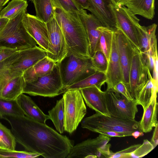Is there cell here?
Segmentation results:
<instances>
[{
  "label": "cell",
  "instance_id": "6da1fadb",
  "mask_svg": "<svg viewBox=\"0 0 158 158\" xmlns=\"http://www.w3.org/2000/svg\"><path fill=\"white\" fill-rule=\"evenodd\" d=\"M16 142L28 152L45 158H65L73 146V141L47 125L25 116H6Z\"/></svg>",
  "mask_w": 158,
  "mask_h": 158
},
{
  "label": "cell",
  "instance_id": "7a4b0ae2",
  "mask_svg": "<svg viewBox=\"0 0 158 158\" xmlns=\"http://www.w3.org/2000/svg\"><path fill=\"white\" fill-rule=\"evenodd\" d=\"M54 8V18L64 35L68 49L90 56L88 37L78 14L67 12L58 7Z\"/></svg>",
  "mask_w": 158,
  "mask_h": 158
},
{
  "label": "cell",
  "instance_id": "3957f363",
  "mask_svg": "<svg viewBox=\"0 0 158 158\" xmlns=\"http://www.w3.org/2000/svg\"><path fill=\"white\" fill-rule=\"evenodd\" d=\"M57 63L62 84L66 91L69 86L97 71L90 56H82L69 49L66 55Z\"/></svg>",
  "mask_w": 158,
  "mask_h": 158
},
{
  "label": "cell",
  "instance_id": "277c9868",
  "mask_svg": "<svg viewBox=\"0 0 158 158\" xmlns=\"http://www.w3.org/2000/svg\"><path fill=\"white\" fill-rule=\"evenodd\" d=\"M26 10L9 20L0 31V46L22 50L37 46L36 41L27 31L22 22Z\"/></svg>",
  "mask_w": 158,
  "mask_h": 158
},
{
  "label": "cell",
  "instance_id": "5b68a950",
  "mask_svg": "<svg viewBox=\"0 0 158 158\" xmlns=\"http://www.w3.org/2000/svg\"><path fill=\"white\" fill-rule=\"evenodd\" d=\"M81 127L92 131H112L123 133L127 136L139 129V122L134 119L108 116L100 113L83 119Z\"/></svg>",
  "mask_w": 158,
  "mask_h": 158
},
{
  "label": "cell",
  "instance_id": "8992f818",
  "mask_svg": "<svg viewBox=\"0 0 158 158\" xmlns=\"http://www.w3.org/2000/svg\"><path fill=\"white\" fill-rule=\"evenodd\" d=\"M65 91L57 63L49 74L38 77L34 81L25 82L23 93L33 96L53 97Z\"/></svg>",
  "mask_w": 158,
  "mask_h": 158
},
{
  "label": "cell",
  "instance_id": "52a82bcc",
  "mask_svg": "<svg viewBox=\"0 0 158 158\" xmlns=\"http://www.w3.org/2000/svg\"><path fill=\"white\" fill-rule=\"evenodd\" d=\"M64 131L73 133L86 113V108L79 90H68L64 92Z\"/></svg>",
  "mask_w": 158,
  "mask_h": 158
},
{
  "label": "cell",
  "instance_id": "ba28073f",
  "mask_svg": "<svg viewBox=\"0 0 158 158\" xmlns=\"http://www.w3.org/2000/svg\"><path fill=\"white\" fill-rule=\"evenodd\" d=\"M111 137L100 134L94 139H89L73 146L67 158H110L113 152L108 143Z\"/></svg>",
  "mask_w": 158,
  "mask_h": 158
},
{
  "label": "cell",
  "instance_id": "9c48e42d",
  "mask_svg": "<svg viewBox=\"0 0 158 158\" xmlns=\"http://www.w3.org/2000/svg\"><path fill=\"white\" fill-rule=\"evenodd\" d=\"M149 70L140 51L135 48L129 72L128 91L136 102L140 92L148 80Z\"/></svg>",
  "mask_w": 158,
  "mask_h": 158
},
{
  "label": "cell",
  "instance_id": "30bf717a",
  "mask_svg": "<svg viewBox=\"0 0 158 158\" xmlns=\"http://www.w3.org/2000/svg\"><path fill=\"white\" fill-rule=\"evenodd\" d=\"M105 100L111 116L134 119L138 111V105L134 100H129L121 94L112 89L105 91Z\"/></svg>",
  "mask_w": 158,
  "mask_h": 158
},
{
  "label": "cell",
  "instance_id": "8fae6325",
  "mask_svg": "<svg viewBox=\"0 0 158 158\" xmlns=\"http://www.w3.org/2000/svg\"><path fill=\"white\" fill-rule=\"evenodd\" d=\"M46 56V51L37 46L16 52L8 65L10 77L22 75L25 71Z\"/></svg>",
  "mask_w": 158,
  "mask_h": 158
},
{
  "label": "cell",
  "instance_id": "7c38bea8",
  "mask_svg": "<svg viewBox=\"0 0 158 158\" xmlns=\"http://www.w3.org/2000/svg\"><path fill=\"white\" fill-rule=\"evenodd\" d=\"M46 23L48 35L47 56L57 63L66 55L67 46L62 31L54 17Z\"/></svg>",
  "mask_w": 158,
  "mask_h": 158
},
{
  "label": "cell",
  "instance_id": "4fadbf2b",
  "mask_svg": "<svg viewBox=\"0 0 158 158\" xmlns=\"http://www.w3.org/2000/svg\"><path fill=\"white\" fill-rule=\"evenodd\" d=\"M109 6L115 19L117 29L120 30L132 45L139 50L136 28L130 10L124 6L116 5L114 0H110Z\"/></svg>",
  "mask_w": 158,
  "mask_h": 158
},
{
  "label": "cell",
  "instance_id": "5bb4252c",
  "mask_svg": "<svg viewBox=\"0 0 158 158\" xmlns=\"http://www.w3.org/2000/svg\"><path fill=\"white\" fill-rule=\"evenodd\" d=\"M131 15L136 28L140 52L143 56H153L157 53L156 34L157 25L153 23L148 26H141L139 19L131 12Z\"/></svg>",
  "mask_w": 158,
  "mask_h": 158
},
{
  "label": "cell",
  "instance_id": "9a60e30c",
  "mask_svg": "<svg viewBox=\"0 0 158 158\" xmlns=\"http://www.w3.org/2000/svg\"><path fill=\"white\" fill-rule=\"evenodd\" d=\"M114 34L121 68L122 81L128 90L129 72L135 47L119 30L117 29L114 31Z\"/></svg>",
  "mask_w": 158,
  "mask_h": 158
},
{
  "label": "cell",
  "instance_id": "2e32d148",
  "mask_svg": "<svg viewBox=\"0 0 158 158\" xmlns=\"http://www.w3.org/2000/svg\"><path fill=\"white\" fill-rule=\"evenodd\" d=\"M22 22L27 31L35 40L38 45L46 51L48 44L46 23L35 16L26 12Z\"/></svg>",
  "mask_w": 158,
  "mask_h": 158
},
{
  "label": "cell",
  "instance_id": "e0dca14e",
  "mask_svg": "<svg viewBox=\"0 0 158 158\" xmlns=\"http://www.w3.org/2000/svg\"><path fill=\"white\" fill-rule=\"evenodd\" d=\"M90 11L102 26L114 31L117 29L115 19L110 7V0H87Z\"/></svg>",
  "mask_w": 158,
  "mask_h": 158
},
{
  "label": "cell",
  "instance_id": "ac0fdd59",
  "mask_svg": "<svg viewBox=\"0 0 158 158\" xmlns=\"http://www.w3.org/2000/svg\"><path fill=\"white\" fill-rule=\"evenodd\" d=\"M78 15L87 34L90 56L92 57L96 51L99 37L98 27L102 25L94 15L87 13L85 9H83Z\"/></svg>",
  "mask_w": 158,
  "mask_h": 158
},
{
  "label": "cell",
  "instance_id": "d6986e66",
  "mask_svg": "<svg viewBox=\"0 0 158 158\" xmlns=\"http://www.w3.org/2000/svg\"><path fill=\"white\" fill-rule=\"evenodd\" d=\"M87 105L96 112L110 116L107 110L105 100V91L96 86L79 90Z\"/></svg>",
  "mask_w": 158,
  "mask_h": 158
},
{
  "label": "cell",
  "instance_id": "ffe728a7",
  "mask_svg": "<svg viewBox=\"0 0 158 158\" xmlns=\"http://www.w3.org/2000/svg\"><path fill=\"white\" fill-rule=\"evenodd\" d=\"M107 84L106 89H112L117 83L122 81L121 68L117 48L114 31L113 35L111 48L108 62L107 69L106 73Z\"/></svg>",
  "mask_w": 158,
  "mask_h": 158
},
{
  "label": "cell",
  "instance_id": "44dd1931",
  "mask_svg": "<svg viewBox=\"0 0 158 158\" xmlns=\"http://www.w3.org/2000/svg\"><path fill=\"white\" fill-rule=\"evenodd\" d=\"M16 100L26 117L44 124L50 119L49 115L44 114L30 97L22 93Z\"/></svg>",
  "mask_w": 158,
  "mask_h": 158
},
{
  "label": "cell",
  "instance_id": "7402d4cb",
  "mask_svg": "<svg viewBox=\"0 0 158 158\" xmlns=\"http://www.w3.org/2000/svg\"><path fill=\"white\" fill-rule=\"evenodd\" d=\"M25 81L23 74L10 77L0 92V99L15 100L23 93Z\"/></svg>",
  "mask_w": 158,
  "mask_h": 158
},
{
  "label": "cell",
  "instance_id": "603a6c76",
  "mask_svg": "<svg viewBox=\"0 0 158 158\" xmlns=\"http://www.w3.org/2000/svg\"><path fill=\"white\" fill-rule=\"evenodd\" d=\"M157 96L151 101L147 107L143 110L141 120L139 122V129L144 133L151 131L158 123L157 120L158 110Z\"/></svg>",
  "mask_w": 158,
  "mask_h": 158
},
{
  "label": "cell",
  "instance_id": "cb8c5ba5",
  "mask_svg": "<svg viewBox=\"0 0 158 158\" xmlns=\"http://www.w3.org/2000/svg\"><path fill=\"white\" fill-rule=\"evenodd\" d=\"M155 0H132L125 6L135 15L152 20L155 15Z\"/></svg>",
  "mask_w": 158,
  "mask_h": 158
},
{
  "label": "cell",
  "instance_id": "d4e9b609",
  "mask_svg": "<svg viewBox=\"0 0 158 158\" xmlns=\"http://www.w3.org/2000/svg\"><path fill=\"white\" fill-rule=\"evenodd\" d=\"M148 80L140 92L136 103L141 105L144 110L152 100L157 96L158 82L153 79L150 72H148Z\"/></svg>",
  "mask_w": 158,
  "mask_h": 158
},
{
  "label": "cell",
  "instance_id": "484cf974",
  "mask_svg": "<svg viewBox=\"0 0 158 158\" xmlns=\"http://www.w3.org/2000/svg\"><path fill=\"white\" fill-rule=\"evenodd\" d=\"M106 80V73L97 71L81 81L69 86L66 90V91L70 89L80 90L94 85L101 89Z\"/></svg>",
  "mask_w": 158,
  "mask_h": 158
},
{
  "label": "cell",
  "instance_id": "4316f807",
  "mask_svg": "<svg viewBox=\"0 0 158 158\" xmlns=\"http://www.w3.org/2000/svg\"><path fill=\"white\" fill-rule=\"evenodd\" d=\"M49 118L53 122L57 131L62 134L64 131V100L62 97L57 100L55 106L48 111Z\"/></svg>",
  "mask_w": 158,
  "mask_h": 158
},
{
  "label": "cell",
  "instance_id": "83f0119b",
  "mask_svg": "<svg viewBox=\"0 0 158 158\" xmlns=\"http://www.w3.org/2000/svg\"><path fill=\"white\" fill-rule=\"evenodd\" d=\"M100 36L96 51L100 50L105 55L108 61L110 53L114 31L103 26L98 27Z\"/></svg>",
  "mask_w": 158,
  "mask_h": 158
},
{
  "label": "cell",
  "instance_id": "f1b7e54d",
  "mask_svg": "<svg viewBox=\"0 0 158 158\" xmlns=\"http://www.w3.org/2000/svg\"><path fill=\"white\" fill-rule=\"evenodd\" d=\"M36 16L46 23L54 17V10L52 0H34Z\"/></svg>",
  "mask_w": 158,
  "mask_h": 158
},
{
  "label": "cell",
  "instance_id": "f546056e",
  "mask_svg": "<svg viewBox=\"0 0 158 158\" xmlns=\"http://www.w3.org/2000/svg\"><path fill=\"white\" fill-rule=\"evenodd\" d=\"M24 113L16 99L7 100L0 99V119L5 116H24Z\"/></svg>",
  "mask_w": 158,
  "mask_h": 158
},
{
  "label": "cell",
  "instance_id": "4dcf8cb0",
  "mask_svg": "<svg viewBox=\"0 0 158 158\" xmlns=\"http://www.w3.org/2000/svg\"><path fill=\"white\" fill-rule=\"evenodd\" d=\"M28 3L26 0H11L0 12V18L11 19L27 9Z\"/></svg>",
  "mask_w": 158,
  "mask_h": 158
},
{
  "label": "cell",
  "instance_id": "1f68e13d",
  "mask_svg": "<svg viewBox=\"0 0 158 158\" xmlns=\"http://www.w3.org/2000/svg\"><path fill=\"white\" fill-rule=\"evenodd\" d=\"M56 63L46 56L27 69L38 77H43L49 74Z\"/></svg>",
  "mask_w": 158,
  "mask_h": 158
},
{
  "label": "cell",
  "instance_id": "d6a6232c",
  "mask_svg": "<svg viewBox=\"0 0 158 158\" xmlns=\"http://www.w3.org/2000/svg\"><path fill=\"white\" fill-rule=\"evenodd\" d=\"M0 140L4 144L6 149L15 150L17 142L11 130L7 128L0 122Z\"/></svg>",
  "mask_w": 158,
  "mask_h": 158
},
{
  "label": "cell",
  "instance_id": "836d02e7",
  "mask_svg": "<svg viewBox=\"0 0 158 158\" xmlns=\"http://www.w3.org/2000/svg\"><path fill=\"white\" fill-rule=\"evenodd\" d=\"M41 155L39 154L25 151H16L0 148V158H36Z\"/></svg>",
  "mask_w": 158,
  "mask_h": 158
},
{
  "label": "cell",
  "instance_id": "e575fe53",
  "mask_svg": "<svg viewBox=\"0 0 158 158\" xmlns=\"http://www.w3.org/2000/svg\"><path fill=\"white\" fill-rule=\"evenodd\" d=\"M53 7L60 8L68 12L79 13L83 9L73 0H52Z\"/></svg>",
  "mask_w": 158,
  "mask_h": 158
},
{
  "label": "cell",
  "instance_id": "d590c367",
  "mask_svg": "<svg viewBox=\"0 0 158 158\" xmlns=\"http://www.w3.org/2000/svg\"><path fill=\"white\" fill-rule=\"evenodd\" d=\"M91 58L93 64L96 70L106 73L108 61L104 54L101 51L98 50Z\"/></svg>",
  "mask_w": 158,
  "mask_h": 158
},
{
  "label": "cell",
  "instance_id": "8d00e7d4",
  "mask_svg": "<svg viewBox=\"0 0 158 158\" xmlns=\"http://www.w3.org/2000/svg\"><path fill=\"white\" fill-rule=\"evenodd\" d=\"M151 142L147 139H144L142 144L135 151L130 154L127 158H140L148 154L154 148Z\"/></svg>",
  "mask_w": 158,
  "mask_h": 158
},
{
  "label": "cell",
  "instance_id": "74e56055",
  "mask_svg": "<svg viewBox=\"0 0 158 158\" xmlns=\"http://www.w3.org/2000/svg\"><path fill=\"white\" fill-rule=\"evenodd\" d=\"M8 58L0 62V92L10 77L8 69Z\"/></svg>",
  "mask_w": 158,
  "mask_h": 158
},
{
  "label": "cell",
  "instance_id": "f35d334b",
  "mask_svg": "<svg viewBox=\"0 0 158 158\" xmlns=\"http://www.w3.org/2000/svg\"><path fill=\"white\" fill-rule=\"evenodd\" d=\"M140 145V144H135L120 151L113 152L110 158H127L128 155L135 151Z\"/></svg>",
  "mask_w": 158,
  "mask_h": 158
},
{
  "label": "cell",
  "instance_id": "ab89813d",
  "mask_svg": "<svg viewBox=\"0 0 158 158\" xmlns=\"http://www.w3.org/2000/svg\"><path fill=\"white\" fill-rule=\"evenodd\" d=\"M110 89L121 94L129 100H133L127 87L122 81L118 82L113 86L112 89Z\"/></svg>",
  "mask_w": 158,
  "mask_h": 158
},
{
  "label": "cell",
  "instance_id": "60d3db41",
  "mask_svg": "<svg viewBox=\"0 0 158 158\" xmlns=\"http://www.w3.org/2000/svg\"><path fill=\"white\" fill-rule=\"evenodd\" d=\"M19 50L17 49L0 46V62L10 57Z\"/></svg>",
  "mask_w": 158,
  "mask_h": 158
},
{
  "label": "cell",
  "instance_id": "b9f144b4",
  "mask_svg": "<svg viewBox=\"0 0 158 158\" xmlns=\"http://www.w3.org/2000/svg\"><path fill=\"white\" fill-rule=\"evenodd\" d=\"M99 134L110 137H123L127 136L123 133L112 131H99L97 132Z\"/></svg>",
  "mask_w": 158,
  "mask_h": 158
},
{
  "label": "cell",
  "instance_id": "7bdbcfd3",
  "mask_svg": "<svg viewBox=\"0 0 158 158\" xmlns=\"http://www.w3.org/2000/svg\"><path fill=\"white\" fill-rule=\"evenodd\" d=\"M158 123L156 124L155 127V128L154 130L153 136L151 140V142L154 148L158 144Z\"/></svg>",
  "mask_w": 158,
  "mask_h": 158
},
{
  "label": "cell",
  "instance_id": "ee69618b",
  "mask_svg": "<svg viewBox=\"0 0 158 158\" xmlns=\"http://www.w3.org/2000/svg\"><path fill=\"white\" fill-rule=\"evenodd\" d=\"M83 9H87L89 5L87 0H73Z\"/></svg>",
  "mask_w": 158,
  "mask_h": 158
},
{
  "label": "cell",
  "instance_id": "f6af8a7d",
  "mask_svg": "<svg viewBox=\"0 0 158 158\" xmlns=\"http://www.w3.org/2000/svg\"><path fill=\"white\" fill-rule=\"evenodd\" d=\"M9 19L6 18H0V31L8 22Z\"/></svg>",
  "mask_w": 158,
  "mask_h": 158
},
{
  "label": "cell",
  "instance_id": "bcb514c9",
  "mask_svg": "<svg viewBox=\"0 0 158 158\" xmlns=\"http://www.w3.org/2000/svg\"><path fill=\"white\" fill-rule=\"evenodd\" d=\"M115 4L118 6H125L132 0H114Z\"/></svg>",
  "mask_w": 158,
  "mask_h": 158
},
{
  "label": "cell",
  "instance_id": "7dc6e473",
  "mask_svg": "<svg viewBox=\"0 0 158 158\" xmlns=\"http://www.w3.org/2000/svg\"><path fill=\"white\" fill-rule=\"evenodd\" d=\"M143 135V132L139 130H137L133 131L131 134V136L134 137L135 139H137L138 137Z\"/></svg>",
  "mask_w": 158,
  "mask_h": 158
},
{
  "label": "cell",
  "instance_id": "c3c4849f",
  "mask_svg": "<svg viewBox=\"0 0 158 158\" xmlns=\"http://www.w3.org/2000/svg\"><path fill=\"white\" fill-rule=\"evenodd\" d=\"M10 0H0V11L3 9L4 6Z\"/></svg>",
  "mask_w": 158,
  "mask_h": 158
},
{
  "label": "cell",
  "instance_id": "681fc988",
  "mask_svg": "<svg viewBox=\"0 0 158 158\" xmlns=\"http://www.w3.org/2000/svg\"><path fill=\"white\" fill-rule=\"evenodd\" d=\"M0 148L6 149L4 144L0 140Z\"/></svg>",
  "mask_w": 158,
  "mask_h": 158
},
{
  "label": "cell",
  "instance_id": "f907efd6",
  "mask_svg": "<svg viewBox=\"0 0 158 158\" xmlns=\"http://www.w3.org/2000/svg\"><path fill=\"white\" fill-rule=\"evenodd\" d=\"M32 2H33V3L34 2V0H30Z\"/></svg>",
  "mask_w": 158,
  "mask_h": 158
}]
</instances>
